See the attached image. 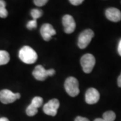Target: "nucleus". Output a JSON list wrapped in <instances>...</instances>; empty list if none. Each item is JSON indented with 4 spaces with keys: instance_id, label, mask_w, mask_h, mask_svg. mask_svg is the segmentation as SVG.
Returning a JSON list of instances; mask_svg holds the SVG:
<instances>
[{
    "instance_id": "1",
    "label": "nucleus",
    "mask_w": 121,
    "mask_h": 121,
    "mask_svg": "<svg viewBox=\"0 0 121 121\" xmlns=\"http://www.w3.org/2000/svg\"><path fill=\"white\" fill-rule=\"evenodd\" d=\"M19 58L26 64H33L38 59L37 53L33 48L28 46H24L19 51Z\"/></svg>"
},
{
    "instance_id": "2",
    "label": "nucleus",
    "mask_w": 121,
    "mask_h": 121,
    "mask_svg": "<svg viewBox=\"0 0 121 121\" xmlns=\"http://www.w3.org/2000/svg\"><path fill=\"white\" fill-rule=\"evenodd\" d=\"M64 86L67 94L71 97H75L79 94V82L78 79L74 77H69L67 78Z\"/></svg>"
},
{
    "instance_id": "3",
    "label": "nucleus",
    "mask_w": 121,
    "mask_h": 121,
    "mask_svg": "<svg viewBox=\"0 0 121 121\" xmlns=\"http://www.w3.org/2000/svg\"><path fill=\"white\" fill-rule=\"evenodd\" d=\"M80 63L83 72L86 73H90L95 64V59L94 55L87 53L82 56Z\"/></svg>"
},
{
    "instance_id": "4",
    "label": "nucleus",
    "mask_w": 121,
    "mask_h": 121,
    "mask_svg": "<svg viewBox=\"0 0 121 121\" xmlns=\"http://www.w3.org/2000/svg\"><path fill=\"white\" fill-rule=\"evenodd\" d=\"M55 74V69H45L42 65H37L35 67V69L32 72L34 78L39 81H44L48 76H52Z\"/></svg>"
},
{
    "instance_id": "5",
    "label": "nucleus",
    "mask_w": 121,
    "mask_h": 121,
    "mask_svg": "<svg viewBox=\"0 0 121 121\" xmlns=\"http://www.w3.org/2000/svg\"><path fill=\"white\" fill-rule=\"evenodd\" d=\"M94 36V32L91 29H86L79 35L78 38V45L79 48L83 49L89 45L91 39Z\"/></svg>"
},
{
    "instance_id": "6",
    "label": "nucleus",
    "mask_w": 121,
    "mask_h": 121,
    "mask_svg": "<svg viewBox=\"0 0 121 121\" xmlns=\"http://www.w3.org/2000/svg\"><path fill=\"white\" fill-rule=\"evenodd\" d=\"M20 94H15L9 90H3L0 91V102L4 104L13 103L16 99H20Z\"/></svg>"
},
{
    "instance_id": "7",
    "label": "nucleus",
    "mask_w": 121,
    "mask_h": 121,
    "mask_svg": "<svg viewBox=\"0 0 121 121\" xmlns=\"http://www.w3.org/2000/svg\"><path fill=\"white\" fill-rule=\"evenodd\" d=\"M59 101L57 99H52L49 100L47 104L44 105V112L48 116L55 117L57 113V110L59 108Z\"/></svg>"
},
{
    "instance_id": "8",
    "label": "nucleus",
    "mask_w": 121,
    "mask_h": 121,
    "mask_svg": "<svg viewBox=\"0 0 121 121\" xmlns=\"http://www.w3.org/2000/svg\"><path fill=\"white\" fill-rule=\"evenodd\" d=\"M63 25L64 27V31L67 34H71L73 32L76 28V24L74 18L71 15L66 14L62 19Z\"/></svg>"
},
{
    "instance_id": "9",
    "label": "nucleus",
    "mask_w": 121,
    "mask_h": 121,
    "mask_svg": "<svg viewBox=\"0 0 121 121\" xmlns=\"http://www.w3.org/2000/svg\"><path fill=\"white\" fill-rule=\"evenodd\" d=\"M40 32L43 39L45 41H49L52 38V36L56 35V31L54 29L52 25L47 23L44 24L43 25L41 26Z\"/></svg>"
},
{
    "instance_id": "10",
    "label": "nucleus",
    "mask_w": 121,
    "mask_h": 121,
    "mask_svg": "<svg viewBox=\"0 0 121 121\" xmlns=\"http://www.w3.org/2000/svg\"><path fill=\"white\" fill-rule=\"evenodd\" d=\"M99 93L95 88H89L86 92V102L88 104H96L99 99Z\"/></svg>"
},
{
    "instance_id": "11",
    "label": "nucleus",
    "mask_w": 121,
    "mask_h": 121,
    "mask_svg": "<svg viewBox=\"0 0 121 121\" xmlns=\"http://www.w3.org/2000/svg\"><path fill=\"white\" fill-rule=\"evenodd\" d=\"M106 16L110 21L114 22H119L121 20V12L115 8H110L106 10Z\"/></svg>"
},
{
    "instance_id": "12",
    "label": "nucleus",
    "mask_w": 121,
    "mask_h": 121,
    "mask_svg": "<svg viewBox=\"0 0 121 121\" xmlns=\"http://www.w3.org/2000/svg\"><path fill=\"white\" fill-rule=\"evenodd\" d=\"M10 60L9 54L5 51H0V65H4L8 63Z\"/></svg>"
},
{
    "instance_id": "13",
    "label": "nucleus",
    "mask_w": 121,
    "mask_h": 121,
    "mask_svg": "<svg viewBox=\"0 0 121 121\" xmlns=\"http://www.w3.org/2000/svg\"><path fill=\"white\" fill-rule=\"evenodd\" d=\"M105 121H114L116 119V114L112 110H109L103 114V118Z\"/></svg>"
},
{
    "instance_id": "14",
    "label": "nucleus",
    "mask_w": 121,
    "mask_h": 121,
    "mask_svg": "<svg viewBox=\"0 0 121 121\" xmlns=\"http://www.w3.org/2000/svg\"><path fill=\"white\" fill-rule=\"evenodd\" d=\"M43 98L39 97V96H36V97H35L32 99L30 104L32 105L33 106H35V108H39L43 105Z\"/></svg>"
},
{
    "instance_id": "15",
    "label": "nucleus",
    "mask_w": 121,
    "mask_h": 121,
    "mask_svg": "<svg viewBox=\"0 0 121 121\" xmlns=\"http://www.w3.org/2000/svg\"><path fill=\"white\" fill-rule=\"evenodd\" d=\"M30 14H31V16L33 18V20H36V19H38L43 16V10L39 9H33L31 10Z\"/></svg>"
},
{
    "instance_id": "16",
    "label": "nucleus",
    "mask_w": 121,
    "mask_h": 121,
    "mask_svg": "<svg viewBox=\"0 0 121 121\" xmlns=\"http://www.w3.org/2000/svg\"><path fill=\"white\" fill-rule=\"evenodd\" d=\"M26 112L28 116L33 117V116H35V114H36L38 113V108H35V106H33L32 105L30 104L26 108Z\"/></svg>"
},
{
    "instance_id": "17",
    "label": "nucleus",
    "mask_w": 121,
    "mask_h": 121,
    "mask_svg": "<svg viewBox=\"0 0 121 121\" xmlns=\"http://www.w3.org/2000/svg\"><path fill=\"white\" fill-rule=\"evenodd\" d=\"M26 27L28 30H32L37 27V22L36 20H32L27 23Z\"/></svg>"
},
{
    "instance_id": "18",
    "label": "nucleus",
    "mask_w": 121,
    "mask_h": 121,
    "mask_svg": "<svg viewBox=\"0 0 121 121\" xmlns=\"http://www.w3.org/2000/svg\"><path fill=\"white\" fill-rule=\"evenodd\" d=\"M48 2L47 0H35L34 4L38 7H41L43 6Z\"/></svg>"
},
{
    "instance_id": "19",
    "label": "nucleus",
    "mask_w": 121,
    "mask_h": 121,
    "mask_svg": "<svg viewBox=\"0 0 121 121\" xmlns=\"http://www.w3.org/2000/svg\"><path fill=\"white\" fill-rule=\"evenodd\" d=\"M8 15V12L5 8H0V17L5 18Z\"/></svg>"
},
{
    "instance_id": "20",
    "label": "nucleus",
    "mask_w": 121,
    "mask_h": 121,
    "mask_svg": "<svg viewBox=\"0 0 121 121\" xmlns=\"http://www.w3.org/2000/svg\"><path fill=\"white\" fill-rule=\"evenodd\" d=\"M69 2L73 5H79L82 4L83 1V0H70Z\"/></svg>"
},
{
    "instance_id": "21",
    "label": "nucleus",
    "mask_w": 121,
    "mask_h": 121,
    "mask_svg": "<svg viewBox=\"0 0 121 121\" xmlns=\"http://www.w3.org/2000/svg\"><path fill=\"white\" fill-rule=\"evenodd\" d=\"M75 121H90V120L87 118L82 117H78L75 119Z\"/></svg>"
},
{
    "instance_id": "22",
    "label": "nucleus",
    "mask_w": 121,
    "mask_h": 121,
    "mask_svg": "<svg viewBox=\"0 0 121 121\" xmlns=\"http://www.w3.org/2000/svg\"><path fill=\"white\" fill-rule=\"evenodd\" d=\"M6 6V3L5 1L0 0V8H5Z\"/></svg>"
},
{
    "instance_id": "23",
    "label": "nucleus",
    "mask_w": 121,
    "mask_h": 121,
    "mask_svg": "<svg viewBox=\"0 0 121 121\" xmlns=\"http://www.w3.org/2000/svg\"><path fill=\"white\" fill-rule=\"evenodd\" d=\"M118 52L119 55L121 56V40H120V42L118 43Z\"/></svg>"
},
{
    "instance_id": "24",
    "label": "nucleus",
    "mask_w": 121,
    "mask_h": 121,
    "mask_svg": "<svg viewBox=\"0 0 121 121\" xmlns=\"http://www.w3.org/2000/svg\"><path fill=\"white\" fill-rule=\"evenodd\" d=\"M117 84H118V87H121V73L119 75V77L118 78V79H117Z\"/></svg>"
},
{
    "instance_id": "25",
    "label": "nucleus",
    "mask_w": 121,
    "mask_h": 121,
    "mask_svg": "<svg viewBox=\"0 0 121 121\" xmlns=\"http://www.w3.org/2000/svg\"><path fill=\"white\" fill-rule=\"evenodd\" d=\"M0 121H9L7 118H5V117H2V118H0Z\"/></svg>"
},
{
    "instance_id": "26",
    "label": "nucleus",
    "mask_w": 121,
    "mask_h": 121,
    "mask_svg": "<svg viewBox=\"0 0 121 121\" xmlns=\"http://www.w3.org/2000/svg\"><path fill=\"white\" fill-rule=\"evenodd\" d=\"M94 121H105L103 118H96Z\"/></svg>"
}]
</instances>
